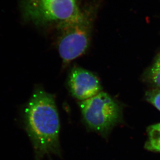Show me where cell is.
Listing matches in <instances>:
<instances>
[{"mask_svg": "<svg viewBox=\"0 0 160 160\" xmlns=\"http://www.w3.org/2000/svg\"><path fill=\"white\" fill-rule=\"evenodd\" d=\"M83 120L95 131L105 134L119 121L120 107L106 92L101 91L94 97L79 102Z\"/></svg>", "mask_w": 160, "mask_h": 160, "instance_id": "obj_4", "label": "cell"}, {"mask_svg": "<svg viewBox=\"0 0 160 160\" xmlns=\"http://www.w3.org/2000/svg\"><path fill=\"white\" fill-rule=\"evenodd\" d=\"M23 119L36 160L46 155L60 156V122L53 94L36 88L25 106Z\"/></svg>", "mask_w": 160, "mask_h": 160, "instance_id": "obj_1", "label": "cell"}, {"mask_svg": "<svg viewBox=\"0 0 160 160\" xmlns=\"http://www.w3.org/2000/svg\"><path fill=\"white\" fill-rule=\"evenodd\" d=\"M146 100L160 111V89H153L146 95Z\"/></svg>", "mask_w": 160, "mask_h": 160, "instance_id": "obj_7", "label": "cell"}, {"mask_svg": "<svg viewBox=\"0 0 160 160\" xmlns=\"http://www.w3.org/2000/svg\"><path fill=\"white\" fill-rule=\"evenodd\" d=\"M150 78L153 83L160 89V56L151 68Z\"/></svg>", "mask_w": 160, "mask_h": 160, "instance_id": "obj_8", "label": "cell"}, {"mask_svg": "<svg viewBox=\"0 0 160 160\" xmlns=\"http://www.w3.org/2000/svg\"><path fill=\"white\" fill-rule=\"evenodd\" d=\"M82 0H20L23 18L36 26L56 27L76 15Z\"/></svg>", "mask_w": 160, "mask_h": 160, "instance_id": "obj_3", "label": "cell"}, {"mask_svg": "<svg viewBox=\"0 0 160 160\" xmlns=\"http://www.w3.org/2000/svg\"><path fill=\"white\" fill-rule=\"evenodd\" d=\"M90 11L81 9L74 17L59 24L58 50L63 63L68 65L88 49L92 24Z\"/></svg>", "mask_w": 160, "mask_h": 160, "instance_id": "obj_2", "label": "cell"}, {"mask_svg": "<svg viewBox=\"0 0 160 160\" xmlns=\"http://www.w3.org/2000/svg\"><path fill=\"white\" fill-rule=\"evenodd\" d=\"M68 84L72 95L80 101L91 98L102 91L98 78L92 72L80 67L72 68Z\"/></svg>", "mask_w": 160, "mask_h": 160, "instance_id": "obj_5", "label": "cell"}, {"mask_svg": "<svg viewBox=\"0 0 160 160\" xmlns=\"http://www.w3.org/2000/svg\"><path fill=\"white\" fill-rule=\"evenodd\" d=\"M147 133L148 139L145 148L149 151L160 153V123L148 127Z\"/></svg>", "mask_w": 160, "mask_h": 160, "instance_id": "obj_6", "label": "cell"}]
</instances>
